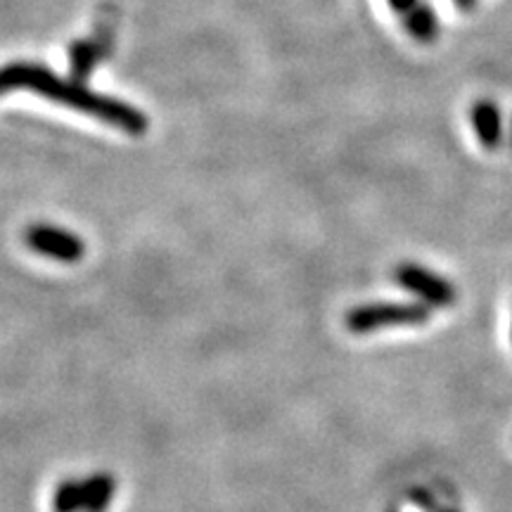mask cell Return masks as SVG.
Returning <instances> with one entry per match:
<instances>
[{"instance_id":"6da1fadb","label":"cell","mask_w":512,"mask_h":512,"mask_svg":"<svg viewBox=\"0 0 512 512\" xmlns=\"http://www.w3.org/2000/svg\"><path fill=\"white\" fill-rule=\"evenodd\" d=\"M3 91H31L57 105L69 107L102 124L119 128L128 136H143L150 126L145 112L114 95L93 91L83 81L64 79L53 69L34 62H12L3 69Z\"/></svg>"},{"instance_id":"3957f363","label":"cell","mask_w":512,"mask_h":512,"mask_svg":"<svg viewBox=\"0 0 512 512\" xmlns=\"http://www.w3.org/2000/svg\"><path fill=\"white\" fill-rule=\"evenodd\" d=\"M24 242L31 252L60 261V264H76L86 256V242L72 230L53 226V223H31L24 230Z\"/></svg>"},{"instance_id":"8992f818","label":"cell","mask_w":512,"mask_h":512,"mask_svg":"<svg viewBox=\"0 0 512 512\" xmlns=\"http://www.w3.org/2000/svg\"><path fill=\"white\" fill-rule=\"evenodd\" d=\"M117 494V477L110 472H95L86 479H76V510L107 512Z\"/></svg>"},{"instance_id":"8fae6325","label":"cell","mask_w":512,"mask_h":512,"mask_svg":"<svg viewBox=\"0 0 512 512\" xmlns=\"http://www.w3.org/2000/svg\"><path fill=\"white\" fill-rule=\"evenodd\" d=\"M510 147H512V119H510Z\"/></svg>"},{"instance_id":"7c38bea8","label":"cell","mask_w":512,"mask_h":512,"mask_svg":"<svg viewBox=\"0 0 512 512\" xmlns=\"http://www.w3.org/2000/svg\"><path fill=\"white\" fill-rule=\"evenodd\" d=\"M441 512H458V510H441Z\"/></svg>"},{"instance_id":"7a4b0ae2","label":"cell","mask_w":512,"mask_h":512,"mask_svg":"<svg viewBox=\"0 0 512 512\" xmlns=\"http://www.w3.org/2000/svg\"><path fill=\"white\" fill-rule=\"evenodd\" d=\"M432 318L427 304H403V302H380L363 304L347 313V330L354 335H368V332L387 328H418Z\"/></svg>"},{"instance_id":"277c9868","label":"cell","mask_w":512,"mask_h":512,"mask_svg":"<svg viewBox=\"0 0 512 512\" xmlns=\"http://www.w3.org/2000/svg\"><path fill=\"white\" fill-rule=\"evenodd\" d=\"M394 283L401 287V290L415 294L420 302L427 306H437V309H446V306H453L458 299L456 287L448 283L441 275L427 271L420 264H413V261H406V264H399L392 271Z\"/></svg>"},{"instance_id":"52a82bcc","label":"cell","mask_w":512,"mask_h":512,"mask_svg":"<svg viewBox=\"0 0 512 512\" xmlns=\"http://www.w3.org/2000/svg\"><path fill=\"white\" fill-rule=\"evenodd\" d=\"M403 27H406L408 36H411L413 41L422 43V46H430V43L437 41L441 31L439 15L434 12L430 3H422V0L411 12L403 15Z\"/></svg>"},{"instance_id":"ba28073f","label":"cell","mask_w":512,"mask_h":512,"mask_svg":"<svg viewBox=\"0 0 512 512\" xmlns=\"http://www.w3.org/2000/svg\"><path fill=\"white\" fill-rule=\"evenodd\" d=\"M95 55H98V50H95L93 43H86V41L72 43V48H69V67H72V76L76 81L88 79L93 64L98 62V57Z\"/></svg>"},{"instance_id":"9c48e42d","label":"cell","mask_w":512,"mask_h":512,"mask_svg":"<svg viewBox=\"0 0 512 512\" xmlns=\"http://www.w3.org/2000/svg\"><path fill=\"white\" fill-rule=\"evenodd\" d=\"M418 3L420 0H387V5L392 8V12H396V15H406V12H411Z\"/></svg>"},{"instance_id":"30bf717a","label":"cell","mask_w":512,"mask_h":512,"mask_svg":"<svg viewBox=\"0 0 512 512\" xmlns=\"http://www.w3.org/2000/svg\"><path fill=\"white\" fill-rule=\"evenodd\" d=\"M453 3H456L458 8L465 10V12H470V10L477 8V0H453Z\"/></svg>"},{"instance_id":"5b68a950","label":"cell","mask_w":512,"mask_h":512,"mask_svg":"<svg viewBox=\"0 0 512 512\" xmlns=\"http://www.w3.org/2000/svg\"><path fill=\"white\" fill-rule=\"evenodd\" d=\"M470 126L484 150H498V147L503 145V136H505L503 114H501V107H498L494 100L482 98L472 102Z\"/></svg>"}]
</instances>
